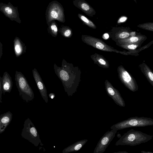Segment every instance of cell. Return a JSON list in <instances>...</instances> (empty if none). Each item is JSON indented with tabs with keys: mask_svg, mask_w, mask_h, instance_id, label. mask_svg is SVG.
Returning <instances> with one entry per match:
<instances>
[{
	"mask_svg": "<svg viewBox=\"0 0 153 153\" xmlns=\"http://www.w3.org/2000/svg\"><path fill=\"white\" fill-rule=\"evenodd\" d=\"M94 64L98 66L104 68H108L109 64L108 61L102 55L95 53L90 56Z\"/></svg>",
	"mask_w": 153,
	"mask_h": 153,
	"instance_id": "cell-16",
	"label": "cell"
},
{
	"mask_svg": "<svg viewBox=\"0 0 153 153\" xmlns=\"http://www.w3.org/2000/svg\"><path fill=\"white\" fill-rule=\"evenodd\" d=\"M53 68L55 73L62 82L65 92L68 96H72L76 91L80 82V69L64 59L61 67L54 63Z\"/></svg>",
	"mask_w": 153,
	"mask_h": 153,
	"instance_id": "cell-1",
	"label": "cell"
},
{
	"mask_svg": "<svg viewBox=\"0 0 153 153\" xmlns=\"http://www.w3.org/2000/svg\"><path fill=\"white\" fill-rule=\"evenodd\" d=\"M34 80L41 96L46 103L48 101L46 88L38 71L34 68L32 71Z\"/></svg>",
	"mask_w": 153,
	"mask_h": 153,
	"instance_id": "cell-13",
	"label": "cell"
},
{
	"mask_svg": "<svg viewBox=\"0 0 153 153\" xmlns=\"http://www.w3.org/2000/svg\"><path fill=\"white\" fill-rule=\"evenodd\" d=\"M12 87V82L7 74L4 76L3 80V88L4 92H10Z\"/></svg>",
	"mask_w": 153,
	"mask_h": 153,
	"instance_id": "cell-20",
	"label": "cell"
},
{
	"mask_svg": "<svg viewBox=\"0 0 153 153\" xmlns=\"http://www.w3.org/2000/svg\"><path fill=\"white\" fill-rule=\"evenodd\" d=\"M104 83L105 89L108 95L117 105L121 107H125L126 105L125 101L119 91L114 87L108 80H105Z\"/></svg>",
	"mask_w": 153,
	"mask_h": 153,
	"instance_id": "cell-11",
	"label": "cell"
},
{
	"mask_svg": "<svg viewBox=\"0 0 153 153\" xmlns=\"http://www.w3.org/2000/svg\"><path fill=\"white\" fill-rule=\"evenodd\" d=\"M78 16L79 19L88 27L94 29L96 28L97 27L94 23L82 14L78 13Z\"/></svg>",
	"mask_w": 153,
	"mask_h": 153,
	"instance_id": "cell-23",
	"label": "cell"
},
{
	"mask_svg": "<svg viewBox=\"0 0 153 153\" xmlns=\"http://www.w3.org/2000/svg\"><path fill=\"white\" fill-rule=\"evenodd\" d=\"M73 4L88 16L92 17L96 13L94 9L84 0H74Z\"/></svg>",
	"mask_w": 153,
	"mask_h": 153,
	"instance_id": "cell-14",
	"label": "cell"
},
{
	"mask_svg": "<svg viewBox=\"0 0 153 153\" xmlns=\"http://www.w3.org/2000/svg\"><path fill=\"white\" fill-rule=\"evenodd\" d=\"M0 11L11 20L14 21L19 24L21 23L18 7L14 6L10 2L7 4L0 2Z\"/></svg>",
	"mask_w": 153,
	"mask_h": 153,
	"instance_id": "cell-10",
	"label": "cell"
},
{
	"mask_svg": "<svg viewBox=\"0 0 153 153\" xmlns=\"http://www.w3.org/2000/svg\"><path fill=\"white\" fill-rule=\"evenodd\" d=\"M82 41L86 44L97 49L107 52H114L124 55H132L129 51H118L105 43L102 39L91 36L82 35Z\"/></svg>",
	"mask_w": 153,
	"mask_h": 153,
	"instance_id": "cell-5",
	"label": "cell"
},
{
	"mask_svg": "<svg viewBox=\"0 0 153 153\" xmlns=\"http://www.w3.org/2000/svg\"><path fill=\"white\" fill-rule=\"evenodd\" d=\"M142 153H153L152 152L150 151H141Z\"/></svg>",
	"mask_w": 153,
	"mask_h": 153,
	"instance_id": "cell-31",
	"label": "cell"
},
{
	"mask_svg": "<svg viewBox=\"0 0 153 153\" xmlns=\"http://www.w3.org/2000/svg\"><path fill=\"white\" fill-rule=\"evenodd\" d=\"M153 43V41L152 40L151 42H150L148 44L146 45H144V46L140 47L138 49H137L135 50L134 51V53L137 55V56H138L139 55V53L142 51V50H144L146 49L147 48L149 47Z\"/></svg>",
	"mask_w": 153,
	"mask_h": 153,
	"instance_id": "cell-27",
	"label": "cell"
},
{
	"mask_svg": "<svg viewBox=\"0 0 153 153\" xmlns=\"http://www.w3.org/2000/svg\"><path fill=\"white\" fill-rule=\"evenodd\" d=\"M14 47L16 55L18 56L21 54L23 51L22 46L20 41L17 39L15 40Z\"/></svg>",
	"mask_w": 153,
	"mask_h": 153,
	"instance_id": "cell-25",
	"label": "cell"
},
{
	"mask_svg": "<svg viewBox=\"0 0 153 153\" xmlns=\"http://www.w3.org/2000/svg\"><path fill=\"white\" fill-rule=\"evenodd\" d=\"M113 153H128V152L125 151H119L118 152H113Z\"/></svg>",
	"mask_w": 153,
	"mask_h": 153,
	"instance_id": "cell-30",
	"label": "cell"
},
{
	"mask_svg": "<svg viewBox=\"0 0 153 153\" xmlns=\"http://www.w3.org/2000/svg\"><path fill=\"white\" fill-rule=\"evenodd\" d=\"M117 137L119 138H120L121 137V135L120 134H118L117 135Z\"/></svg>",
	"mask_w": 153,
	"mask_h": 153,
	"instance_id": "cell-32",
	"label": "cell"
},
{
	"mask_svg": "<svg viewBox=\"0 0 153 153\" xmlns=\"http://www.w3.org/2000/svg\"><path fill=\"white\" fill-rule=\"evenodd\" d=\"M138 67L151 85L153 86V73L149 67L145 63L140 64Z\"/></svg>",
	"mask_w": 153,
	"mask_h": 153,
	"instance_id": "cell-18",
	"label": "cell"
},
{
	"mask_svg": "<svg viewBox=\"0 0 153 153\" xmlns=\"http://www.w3.org/2000/svg\"><path fill=\"white\" fill-rule=\"evenodd\" d=\"M153 125V119L151 118L137 116L130 117L112 126L111 129L117 130L132 127H145Z\"/></svg>",
	"mask_w": 153,
	"mask_h": 153,
	"instance_id": "cell-3",
	"label": "cell"
},
{
	"mask_svg": "<svg viewBox=\"0 0 153 153\" xmlns=\"http://www.w3.org/2000/svg\"><path fill=\"white\" fill-rule=\"evenodd\" d=\"M16 77L17 86L23 99L27 102L32 100L34 98V94L26 78L19 73L16 75Z\"/></svg>",
	"mask_w": 153,
	"mask_h": 153,
	"instance_id": "cell-8",
	"label": "cell"
},
{
	"mask_svg": "<svg viewBox=\"0 0 153 153\" xmlns=\"http://www.w3.org/2000/svg\"><path fill=\"white\" fill-rule=\"evenodd\" d=\"M153 136L141 131L131 129L121 136L115 143V146H135L149 141Z\"/></svg>",
	"mask_w": 153,
	"mask_h": 153,
	"instance_id": "cell-2",
	"label": "cell"
},
{
	"mask_svg": "<svg viewBox=\"0 0 153 153\" xmlns=\"http://www.w3.org/2000/svg\"><path fill=\"white\" fill-rule=\"evenodd\" d=\"M1 83H0V90L1 89Z\"/></svg>",
	"mask_w": 153,
	"mask_h": 153,
	"instance_id": "cell-34",
	"label": "cell"
},
{
	"mask_svg": "<svg viewBox=\"0 0 153 153\" xmlns=\"http://www.w3.org/2000/svg\"><path fill=\"white\" fill-rule=\"evenodd\" d=\"M45 18L48 26L53 20H57L62 23L65 22V20L64 10L62 4L56 1L50 2L46 10Z\"/></svg>",
	"mask_w": 153,
	"mask_h": 153,
	"instance_id": "cell-4",
	"label": "cell"
},
{
	"mask_svg": "<svg viewBox=\"0 0 153 153\" xmlns=\"http://www.w3.org/2000/svg\"><path fill=\"white\" fill-rule=\"evenodd\" d=\"M21 135L36 146L43 145L35 127L29 118L25 122Z\"/></svg>",
	"mask_w": 153,
	"mask_h": 153,
	"instance_id": "cell-6",
	"label": "cell"
},
{
	"mask_svg": "<svg viewBox=\"0 0 153 153\" xmlns=\"http://www.w3.org/2000/svg\"><path fill=\"white\" fill-rule=\"evenodd\" d=\"M147 37L139 33L134 36L129 37L127 38L119 40L116 43L117 45L124 44H142L147 39Z\"/></svg>",
	"mask_w": 153,
	"mask_h": 153,
	"instance_id": "cell-15",
	"label": "cell"
},
{
	"mask_svg": "<svg viewBox=\"0 0 153 153\" xmlns=\"http://www.w3.org/2000/svg\"><path fill=\"white\" fill-rule=\"evenodd\" d=\"M141 45L142 44H131L119 45L118 46L131 52L136 50L137 48H140Z\"/></svg>",
	"mask_w": 153,
	"mask_h": 153,
	"instance_id": "cell-24",
	"label": "cell"
},
{
	"mask_svg": "<svg viewBox=\"0 0 153 153\" xmlns=\"http://www.w3.org/2000/svg\"><path fill=\"white\" fill-rule=\"evenodd\" d=\"M12 118V114L8 112L0 116V134L3 132L10 123Z\"/></svg>",
	"mask_w": 153,
	"mask_h": 153,
	"instance_id": "cell-17",
	"label": "cell"
},
{
	"mask_svg": "<svg viewBox=\"0 0 153 153\" xmlns=\"http://www.w3.org/2000/svg\"><path fill=\"white\" fill-rule=\"evenodd\" d=\"M127 19V18L125 16L121 17L118 20L117 23H120L125 22Z\"/></svg>",
	"mask_w": 153,
	"mask_h": 153,
	"instance_id": "cell-28",
	"label": "cell"
},
{
	"mask_svg": "<svg viewBox=\"0 0 153 153\" xmlns=\"http://www.w3.org/2000/svg\"><path fill=\"white\" fill-rule=\"evenodd\" d=\"M136 3H137L136 0H133Z\"/></svg>",
	"mask_w": 153,
	"mask_h": 153,
	"instance_id": "cell-33",
	"label": "cell"
},
{
	"mask_svg": "<svg viewBox=\"0 0 153 153\" xmlns=\"http://www.w3.org/2000/svg\"><path fill=\"white\" fill-rule=\"evenodd\" d=\"M117 130L114 129L107 131L100 138L95 147L94 153H103L115 137Z\"/></svg>",
	"mask_w": 153,
	"mask_h": 153,
	"instance_id": "cell-9",
	"label": "cell"
},
{
	"mask_svg": "<svg viewBox=\"0 0 153 153\" xmlns=\"http://www.w3.org/2000/svg\"><path fill=\"white\" fill-rule=\"evenodd\" d=\"M137 27L145 30L153 31V23L152 22H148L139 24L137 25Z\"/></svg>",
	"mask_w": 153,
	"mask_h": 153,
	"instance_id": "cell-26",
	"label": "cell"
},
{
	"mask_svg": "<svg viewBox=\"0 0 153 153\" xmlns=\"http://www.w3.org/2000/svg\"><path fill=\"white\" fill-rule=\"evenodd\" d=\"M59 31L61 34L65 38H70L73 34L71 29L68 26H62L59 28Z\"/></svg>",
	"mask_w": 153,
	"mask_h": 153,
	"instance_id": "cell-21",
	"label": "cell"
},
{
	"mask_svg": "<svg viewBox=\"0 0 153 153\" xmlns=\"http://www.w3.org/2000/svg\"><path fill=\"white\" fill-rule=\"evenodd\" d=\"M48 31L53 37H56L58 34V29L57 25L55 20L51 21L48 26Z\"/></svg>",
	"mask_w": 153,
	"mask_h": 153,
	"instance_id": "cell-22",
	"label": "cell"
},
{
	"mask_svg": "<svg viewBox=\"0 0 153 153\" xmlns=\"http://www.w3.org/2000/svg\"><path fill=\"white\" fill-rule=\"evenodd\" d=\"M117 72L119 79L126 88L133 92L138 90V86L135 79L122 65L118 67Z\"/></svg>",
	"mask_w": 153,
	"mask_h": 153,
	"instance_id": "cell-7",
	"label": "cell"
},
{
	"mask_svg": "<svg viewBox=\"0 0 153 153\" xmlns=\"http://www.w3.org/2000/svg\"><path fill=\"white\" fill-rule=\"evenodd\" d=\"M139 33H137L135 31H132L130 33V36H136Z\"/></svg>",
	"mask_w": 153,
	"mask_h": 153,
	"instance_id": "cell-29",
	"label": "cell"
},
{
	"mask_svg": "<svg viewBox=\"0 0 153 153\" xmlns=\"http://www.w3.org/2000/svg\"><path fill=\"white\" fill-rule=\"evenodd\" d=\"M88 141L87 139H84L77 141L64 149L62 151V153H68L78 151L82 148Z\"/></svg>",
	"mask_w": 153,
	"mask_h": 153,
	"instance_id": "cell-19",
	"label": "cell"
},
{
	"mask_svg": "<svg viewBox=\"0 0 153 153\" xmlns=\"http://www.w3.org/2000/svg\"><path fill=\"white\" fill-rule=\"evenodd\" d=\"M132 31L129 28L114 27L109 32V34L110 38L116 42L119 40L129 37L130 33Z\"/></svg>",
	"mask_w": 153,
	"mask_h": 153,
	"instance_id": "cell-12",
	"label": "cell"
}]
</instances>
